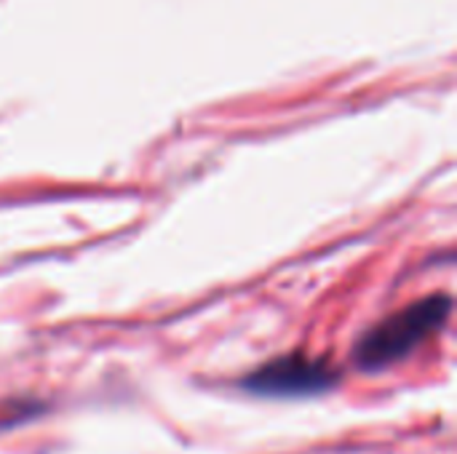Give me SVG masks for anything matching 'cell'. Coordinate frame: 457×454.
Here are the masks:
<instances>
[{"label":"cell","mask_w":457,"mask_h":454,"mask_svg":"<svg viewBox=\"0 0 457 454\" xmlns=\"http://www.w3.org/2000/svg\"><path fill=\"white\" fill-rule=\"evenodd\" d=\"M453 313L450 294H431L420 302L407 305L404 310L388 316L372 326L353 351V361L361 372H383L404 361L415 348H420L431 334H436Z\"/></svg>","instance_id":"cell-1"},{"label":"cell","mask_w":457,"mask_h":454,"mask_svg":"<svg viewBox=\"0 0 457 454\" xmlns=\"http://www.w3.org/2000/svg\"><path fill=\"white\" fill-rule=\"evenodd\" d=\"M337 380H340L337 372L327 361L292 353L268 361L265 367L252 372L244 380V388L249 393L268 396V399H305L332 391Z\"/></svg>","instance_id":"cell-2"}]
</instances>
